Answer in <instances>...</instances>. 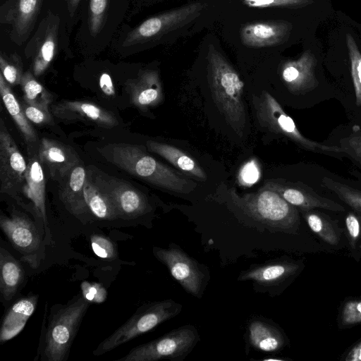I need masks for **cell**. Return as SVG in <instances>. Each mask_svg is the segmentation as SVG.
Instances as JSON below:
<instances>
[{
    "label": "cell",
    "mask_w": 361,
    "mask_h": 361,
    "mask_svg": "<svg viewBox=\"0 0 361 361\" xmlns=\"http://www.w3.org/2000/svg\"><path fill=\"white\" fill-rule=\"evenodd\" d=\"M147 147L150 152L162 157L183 173L198 180L207 179L206 173L197 162L178 148L153 140H148Z\"/></svg>",
    "instance_id": "cell-26"
},
{
    "label": "cell",
    "mask_w": 361,
    "mask_h": 361,
    "mask_svg": "<svg viewBox=\"0 0 361 361\" xmlns=\"http://www.w3.org/2000/svg\"><path fill=\"white\" fill-rule=\"evenodd\" d=\"M108 157L118 167L159 188L188 193L195 187L185 175L158 161L137 145H113L108 148Z\"/></svg>",
    "instance_id": "cell-2"
},
{
    "label": "cell",
    "mask_w": 361,
    "mask_h": 361,
    "mask_svg": "<svg viewBox=\"0 0 361 361\" xmlns=\"http://www.w3.org/2000/svg\"><path fill=\"white\" fill-rule=\"evenodd\" d=\"M21 106L29 121L38 125L51 124L52 123L53 118L49 111L30 105L25 102Z\"/></svg>",
    "instance_id": "cell-41"
},
{
    "label": "cell",
    "mask_w": 361,
    "mask_h": 361,
    "mask_svg": "<svg viewBox=\"0 0 361 361\" xmlns=\"http://www.w3.org/2000/svg\"><path fill=\"white\" fill-rule=\"evenodd\" d=\"M108 0H90L89 7V27L92 35L100 30L105 16Z\"/></svg>",
    "instance_id": "cell-38"
},
{
    "label": "cell",
    "mask_w": 361,
    "mask_h": 361,
    "mask_svg": "<svg viewBox=\"0 0 361 361\" xmlns=\"http://www.w3.org/2000/svg\"><path fill=\"white\" fill-rule=\"evenodd\" d=\"M322 184L355 212L361 214V191L329 177L323 178Z\"/></svg>",
    "instance_id": "cell-32"
},
{
    "label": "cell",
    "mask_w": 361,
    "mask_h": 361,
    "mask_svg": "<svg viewBox=\"0 0 361 361\" xmlns=\"http://www.w3.org/2000/svg\"><path fill=\"white\" fill-rule=\"evenodd\" d=\"M317 60L314 54L307 50L296 60L287 61L281 68V78L290 92L304 94L318 85L315 69Z\"/></svg>",
    "instance_id": "cell-15"
},
{
    "label": "cell",
    "mask_w": 361,
    "mask_h": 361,
    "mask_svg": "<svg viewBox=\"0 0 361 361\" xmlns=\"http://www.w3.org/2000/svg\"><path fill=\"white\" fill-rule=\"evenodd\" d=\"M258 176L259 171L256 165L252 162L247 164L240 173L241 179L247 183L255 182Z\"/></svg>",
    "instance_id": "cell-43"
},
{
    "label": "cell",
    "mask_w": 361,
    "mask_h": 361,
    "mask_svg": "<svg viewBox=\"0 0 361 361\" xmlns=\"http://www.w3.org/2000/svg\"><path fill=\"white\" fill-rule=\"evenodd\" d=\"M127 89L133 104L140 109L155 106L163 99L159 75L153 70L140 72L135 79L127 82Z\"/></svg>",
    "instance_id": "cell-22"
},
{
    "label": "cell",
    "mask_w": 361,
    "mask_h": 361,
    "mask_svg": "<svg viewBox=\"0 0 361 361\" xmlns=\"http://www.w3.org/2000/svg\"><path fill=\"white\" fill-rule=\"evenodd\" d=\"M345 234L354 258H361V214L349 212L345 219Z\"/></svg>",
    "instance_id": "cell-34"
},
{
    "label": "cell",
    "mask_w": 361,
    "mask_h": 361,
    "mask_svg": "<svg viewBox=\"0 0 361 361\" xmlns=\"http://www.w3.org/2000/svg\"><path fill=\"white\" fill-rule=\"evenodd\" d=\"M361 324V299L346 300L340 309L338 325L341 329Z\"/></svg>",
    "instance_id": "cell-35"
},
{
    "label": "cell",
    "mask_w": 361,
    "mask_h": 361,
    "mask_svg": "<svg viewBox=\"0 0 361 361\" xmlns=\"http://www.w3.org/2000/svg\"><path fill=\"white\" fill-rule=\"evenodd\" d=\"M26 103L49 111L53 101L52 94L47 90L34 77L30 71L23 73L20 84Z\"/></svg>",
    "instance_id": "cell-31"
},
{
    "label": "cell",
    "mask_w": 361,
    "mask_h": 361,
    "mask_svg": "<svg viewBox=\"0 0 361 361\" xmlns=\"http://www.w3.org/2000/svg\"><path fill=\"white\" fill-rule=\"evenodd\" d=\"M82 296L90 302L102 303L107 297V291L100 283L82 281L80 284Z\"/></svg>",
    "instance_id": "cell-40"
},
{
    "label": "cell",
    "mask_w": 361,
    "mask_h": 361,
    "mask_svg": "<svg viewBox=\"0 0 361 361\" xmlns=\"http://www.w3.org/2000/svg\"><path fill=\"white\" fill-rule=\"evenodd\" d=\"M59 20L49 14L42 21L27 49L32 52V70L35 76L41 75L49 67L57 47Z\"/></svg>",
    "instance_id": "cell-16"
},
{
    "label": "cell",
    "mask_w": 361,
    "mask_h": 361,
    "mask_svg": "<svg viewBox=\"0 0 361 361\" xmlns=\"http://www.w3.org/2000/svg\"><path fill=\"white\" fill-rule=\"evenodd\" d=\"M87 177L85 169L81 166H75L62 180L59 195L67 209L76 216L87 213L88 209L85 200L84 186Z\"/></svg>",
    "instance_id": "cell-23"
},
{
    "label": "cell",
    "mask_w": 361,
    "mask_h": 361,
    "mask_svg": "<svg viewBox=\"0 0 361 361\" xmlns=\"http://www.w3.org/2000/svg\"><path fill=\"white\" fill-rule=\"evenodd\" d=\"M42 0H18L11 11L14 38L23 42L31 32L39 12Z\"/></svg>",
    "instance_id": "cell-28"
},
{
    "label": "cell",
    "mask_w": 361,
    "mask_h": 361,
    "mask_svg": "<svg viewBox=\"0 0 361 361\" xmlns=\"http://www.w3.org/2000/svg\"><path fill=\"white\" fill-rule=\"evenodd\" d=\"M23 190L32 202L35 213L44 225L47 244L50 245L51 237L45 205V178L40 161L35 157L29 159Z\"/></svg>",
    "instance_id": "cell-20"
},
{
    "label": "cell",
    "mask_w": 361,
    "mask_h": 361,
    "mask_svg": "<svg viewBox=\"0 0 361 361\" xmlns=\"http://www.w3.org/2000/svg\"><path fill=\"white\" fill-rule=\"evenodd\" d=\"M53 116L63 121L80 120L104 128L118 124L116 116L110 111L90 102L61 101L51 106Z\"/></svg>",
    "instance_id": "cell-17"
},
{
    "label": "cell",
    "mask_w": 361,
    "mask_h": 361,
    "mask_svg": "<svg viewBox=\"0 0 361 361\" xmlns=\"http://www.w3.org/2000/svg\"><path fill=\"white\" fill-rule=\"evenodd\" d=\"M341 143L344 153L349 154L361 165V132L341 140Z\"/></svg>",
    "instance_id": "cell-42"
},
{
    "label": "cell",
    "mask_w": 361,
    "mask_h": 361,
    "mask_svg": "<svg viewBox=\"0 0 361 361\" xmlns=\"http://www.w3.org/2000/svg\"><path fill=\"white\" fill-rule=\"evenodd\" d=\"M264 186L279 193L288 203L300 211L316 208L336 212L345 211L343 206L331 199L321 196L302 183L271 181L267 183Z\"/></svg>",
    "instance_id": "cell-14"
},
{
    "label": "cell",
    "mask_w": 361,
    "mask_h": 361,
    "mask_svg": "<svg viewBox=\"0 0 361 361\" xmlns=\"http://www.w3.org/2000/svg\"><path fill=\"white\" fill-rule=\"evenodd\" d=\"M82 295L52 311L42 346V360L64 361L90 305Z\"/></svg>",
    "instance_id": "cell-4"
},
{
    "label": "cell",
    "mask_w": 361,
    "mask_h": 361,
    "mask_svg": "<svg viewBox=\"0 0 361 361\" xmlns=\"http://www.w3.org/2000/svg\"><path fill=\"white\" fill-rule=\"evenodd\" d=\"M37 302V297L30 295L16 302L6 312L1 324L0 341H7L24 328L26 322L33 314Z\"/></svg>",
    "instance_id": "cell-24"
},
{
    "label": "cell",
    "mask_w": 361,
    "mask_h": 361,
    "mask_svg": "<svg viewBox=\"0 0 361 361\" xmlns=\"http://www.w3.org/2000/svg\"><path fill=\"white\" fill-rule=\"evenodd\" d=\"M247 6L251 8L270 7H303L313 3V0H243Z\"/></svg>",
    "instance_id": "cell-39"
},
{
    "label": "cell",
    "mask_w": 361,
    "mask_h": 361,
    "mask_svg": "<svg viewBox=\"0 0 361 361\" xmlns=\"http://www.w3.org/2000/svg\"><path fill=\"white\" fill-rule=\"evenodd\" d=\"M183 306L171 299L156 301L140 306L132 317L94 350L98 356L145 334L159 324L177 316Z\"/></svg>",
    "instance_id": "cell-5"
},
{
    "label": "cell",
    "mask_w": 361,
    "mask_h": 361,
    "mask_svg": "<svg viewBox=\"0 0 361 361\" xmlns=\"http://www.w3.org/2000/svg\"><path fill=\"white\" fill-rule=\"evenodd\" d=\"M300 212L311 231L323 241L331 246L339 245L341 230L329 216L314 209Z\"/></svg>",
    "instance_id": "cell-30"
},
{
    "label": "cell",
    "mask_w": 361,
    "mask_h": 361,
    "mask_svg": "<svg viewBox=\"0 0 361 361\" xmlns=\"http://www.w3.org/2000/svg\"><path fill=\"white\" fill-rule=\"evenodd\" d=\"M25 271L20 263L2 245L0 248V290L2 298L10 301L23 283Z\"/></svg>",
    "instance_id": "cell-25"
},
{
    "label": "cell",
    "mask_w": 361,
    "mask_h": 361,
    "mask_svg": "<svg viewBox=\"0 0 361 361\" xmlns=\"http://www.w3.org/2000/svg\"><path fill=\"white\" fill-rule=\"evenodd\" d=\"M153 254L188 293L198 298L202 297L209 279L204 265L199 264L173 243L167 248L154 247Z\"/></svg>",
    "instance_id": "cell-8"
},
{
    "label": "cell",
    "mask_w": 361,
    "mask_h": 361,
    "mask_svg": "<svg viewBox=\"0 0 361 361\" xmlns=\"http://www.w3.org/2000/svg\"><path fill=\"white\" fill-rule=\"evenodd\" d=\"M79 1H80V0H68L69 11H70L71 15H73V13L75 11Z\"/></svg>",
    "instance_id": "cell-46"
},
{
    "label": "cell",
    "mask_w": 361,
    "mask_h": 361,
    "mask_svg": "<svg viewBox=\"0 0 361 361\" xmlns=\"http://www.w3.org/2000/svg\"><path fill=\"white\" fill-rule=\"evenodd\" d=\"M94 183L111 200L119 217L135 219L147 212L146 197L129 183L101 176L95 177Z\"/></svg>",
    "instance_id": "cell-13"
},
{
    "label": "cell",
    "mask_w": 361,
    "mask_h": 361,
    "mask_svg": "<svg viewBox=\"0 0 361 361\" xmlns=\"http://www.w3.org/2000/svg\"><path fill=\"white\" fill-rule=\"evenodd\" d=\"M252 102L259 123L269 130L287 137L308 151L334 157L344 152L341 147L327 145L302 135L292 118L269 92L263 91L255 95Z\"/></svg>",
    "instance_id": "cell-6"
},
{
    "label": "cell",
    "mask_w": 361,
    "mask_h": 361,
    "mask_svg": "<svg viewBox=\"0 0 361 361\" xmlns=\"http://www.w3.org/2000/svg\"><path fill=\"white\" fill-rule=\"evenodd\" d=\"M291 28V24L284 20L249 23L243 27L240 37L250 47L276 46L288 39Z\"/></svg>",
    "instance_id": "cell-19"
},
{
    "label": "cell",
    "mask_w": 361,
    "mask_h": 361,
    "mask_svg": "<svg viewBox=\"0 0 361 361\" xmlns=\"http://www.w3.org/2000/svg\"><path fill=\"white\" fill-rule=\"evenodd\" d=\"M0 94L5 107L15 121L27 145L29 147L35 145L37 141L36 131L26 118L22 106L18 103L9 84L1 73H0Z\"/></svg>",
    "instance_id": "cell-27"
},
{
    "label": "cell",
    "mask_w": 361,
    "mask_h": 361,
    "mask_svg": "<svg viewBox=\"0 0 361 361\" xmlns=\"http://www.w3.org/2000/svg\"><path fill=\"white\" fill-rule=\"evenodd\" d=\"M0 226L13 247L22 255L23 259L35 267L42 241L32 221L19 214H13L10 216L1 214Z\"/></svg>",
    "instance_id": "cell-12"
},
{
    "label": "cell",
    "mask_w": 361,
    "mask_h": 361,
    "mask_svg": "<svg viewBox=\"0 0 361 361\" xmlns=\"http://www.w3.org/2000/svg\"><path fill=\"white\" fill-rule=\"evenodd\" d=\"M248 341L252 348L267 353L281 350L287 344V337L273 322L254 317L247 326Z\"/></svg>",
    "instance_id": "cell-21"
},
{
    "label": "cell",
    "mask_w": 361,
    "mask_h": 361,
    "mask_svg": "<svg viewBox=\"0 0 361 361\" xmlns=\"http://www.w3.org/2000/svg\"><path fill=\"white\" fill-rule=\"evenodd\" d=\"M0 68L1 73L9 85L20 84L23 74L22 63L18 56L6 58L1 55Z\"/></svg>",
    "instance_id": "cell-36"
},
{
    "label": "cell",
    "mask_w": 361,
    "mask_h": 361,
    "mask_svg": "<svg viewBox=\"0 0 361 361\" xmlns=\"http://www.w3.org/2000/svg\"><path fill=\"white\" fill-rule=\"evenodd\" d=\"M207 59L209 83L214 101L227 123L241 136L246 127L243 82L213 46L209 48Z\"/></svg>",
    "instance_id": "cell-1"
},
{
    "label": "cell",
    "mask_w": 361,
    "mask_h": 361,
    "mask_svg": "<svg viewBox=\"0 0 361 361\" xmlns=\"http://www.w3.org/2000/svg\"><path fill=\"white\" fill-rule=\"evenodd\" d=\"M84 196L89 212L97 219L114 220L119 217L109 197L87 176L84 186Z\"/></svg>",
    "instance_id": "cell-29"
},
{
    "label": "cell",
    "mask_w": 361,
    "mask_h": 361,
    "mask_svg": "<svg viewBox=\"0 0 361 361\" xmlns=\"http://www.w3.org/2000/svg\"><path fill=\"white\" fill-rule=\"evenodd\" d=\"M90 245L94 255L104 260H113L117 257L114 243L104 235L96 233L92 235Z\"/></svg>",
    "instance_id": "cell-37"
},
{
    "label": "cell",
    "mask_w": 361,
    "mask_h": 361,
    "mask_svg": "<svg viewBox=\"0 0 361 361\" xmlns=\"http://www.w3.org/2000/svg\"><path fill=\"white\" fill-rule=\"evenodd\" d=\"M228 192L235 205L252 219L276 231L298 232L300 224L298 209L273 190L264 186L256 192L242 195L233 188Z\"/></svg>",
    "instance_id": "cell-3"
},
{
    "label": "cell",
    "mask_w": 361,
    "mask_h": 361,
    "mask_svg": "<svg viewBox=\"0 0 361 361\" xmlns=\"http://www.w3.org/2000/svg\"><path fill=\"white\" fill-rule=\"evenodd\" d=\"M346 45L350 61V71L355 96V104L361 106V53L350 34L346 35Z\"/></svg>",
    "instance_id": "cell-33"
},
{
    "label": "cell",
    "mask_w": 361,
    "mask_h": 361,
    "mask_svg": "<svg viewBox=\"0 0 361 361\" xmlns=\"http://www.w3.org/2000/svg\"><path fill=\"white\" fill-rule=\"evenodd\" d=\"M27 164L0 119V180L1 192L16 197L25 183Z\"/></svg>",
    "instance_id": "cell-11"
},
{
    "label": "cell",
    "mask_w": 361,
    "mask_h": 361,
    "mask_svg": "<svg viewBox=\"0 0 361 361\" xmlns=\"http://www.w3.org/2000/svg\"><path fill=\"white\" fill-rule=\"evenodd\" d=\"M200 336L195 326L185 325L133 348L119 361H182L192 351Z\"/></svg>",
    "instance_id": "cell-7"
},
{
    "label": "cell",
    "mask_w": 361,
    "mask_h": 361,
    "mask_svg": "<svg viewBox=\"0 0 361 361\" xmlns=\"http://www.w3.org/2000/svg\"><path fill=\"white\" fill-rule=\"evenodd\" d=\"M303 267L302 261L281 257L251 265L239 274L238 281H251L256 291L274 295L291 283Z\"/></svg>",
    "instance_id": "cell-9"
},
{
    "label": "cell",
    "mask_w": 361,
    "mask_h": 361,
    "mask_svg": "<svg viewBox=\"0 0 361 361\" xmlns=\"http://www.w3.org/2000/svg\"><path fill=\"white\" fill-rule=\"evenodd\" d=\"M342 360L344 361H361V339L345 353Z\"/></svg>",
    "instance_id": "cell-45"
},
{
    "label": "cell",
    "mask_w": 361,
    "mask_h": 361,
    "mask_svg": "<svg viewBox=\"0 0 361 361\" xmlns=\"http://www.w3.org/2000/svg\"><path fill=\"white\" fill-rule=\"evenodd\" d=\"M38 152L40 163L46 165L51 176L58 180H63L79 162L74 150L47 137L42 139Z\"/></svg>",
    "instance_id": "cell-18"
},
{
    "label": "cell",
    "mask_w": 361,
    "mask_h": 361,
    "mask_svg": "<svg viewBox=\"0 0 361 361\" xmlns=\"http://www.w3.org/2000/svg\"><path fill=\"white\" fill-rule=\"evenodd\" d=\"M205 4L196 2L149 18L130 31L123 44L131 46L154 39L195 18Z\"/></svg>",
    "instance_id": "cell-10"
},
{
    "label": "cell",
    "mask_w": 361,
    "mask_h": 361,
    "mask_svg": "<svg viewBox=\"0 0 361 361\" xmlns=\"http://www.w3.org/2000/svg\"><path fill=\"white\" fill-rule=\"evenodd\" d=\"M99 86L106 95L114 96L115 94L114 86L109 74L104 73L100 75Z\"/></svg>",
    "instance_id": "cell-44"
}]
</instances>
